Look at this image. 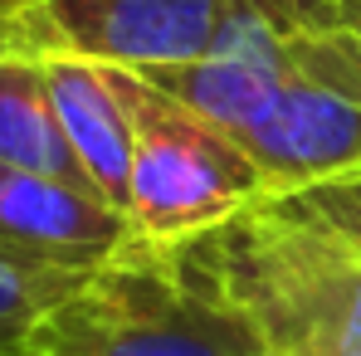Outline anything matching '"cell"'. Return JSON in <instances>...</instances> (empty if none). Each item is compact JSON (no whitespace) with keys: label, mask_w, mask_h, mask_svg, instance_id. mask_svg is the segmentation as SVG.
Returning <instances> with one entry per match:
<instances>
[{"label":"cell","mask_w":361,"mask_h":356,"mask_svg":"<svg viewBox=\"0 0 361 356\" xmlns=\"http://www.w3.org/2000/svg\"><path fill=\"white\" fill-rule=\"evenodd\" d=\"M30 356H259L249 327L176 249L132 239L44 307Z\"/></svg>","instance_id":"cell-2"},{"label":"cell","mask_w":361,"mask_h":356,"mask_svg":"<svg viewBox=\"0 0 361 356\" xmlns=\"http://www.w3.org/2000/svg\"><path fill=\"white\" fill-rule=\"evenodd\" d=\"M176 259L249 327L259 356H361V249L274 195L176 244Z\"/></svg>","instance_id":"cell-1"},{"label":"cell","mask_w":361,"mask_h":356,"mask_svg":"<svg viewBox=\"0 0 361 356\" xmlns=\"http://www.w3.org/2000/svg\"><path fill=\"white\" fill-rule=\"evenodd\" d=\"M235 0H44L0 30L35 59L63 54L108 68H176L205 59Z\"/></svg>","instance_id":"cell-5"},{"label":"cell","mask_w":361,"mask_h":356,"mask_svg":"<svg viewBox=\"0 0 361 356\" xmlns=\"http://www.w3.org/2000/svg\"><path fill=\"white\" fill-rule=\"evenodd\" d=\"M337 5H342V20L352 25V35L361 39V0H337Z\"/></svg>","instance_id":"cell-12"},{"label":"cell","mask_w":361,"mask_h":356,"mask_svg":"<svg viewBox=\"0 0 361 356\" xmlns=\"http://www.w3.org/2000/svg\"><path fill=\"white\" fill-rule=\"evenodd\" d=\"M44 78H49L63 137H68L83 176L93 180V190L113 210L127 215V195H132V113H127V98L118 88V73L108 63L44 54Z\"/></svg>","instance_id":"cell-7"},{"label":"cell","mask_w":361,"mask_h":356,"mask_svg":"<svg viewBox=\"0 0 361 356\" xmlns=\"http://www.w3.org/2000/svg\"><path fill=\"white\" fill-rule=\"evenodd\" d=\"M132 113V195L127 225L142 244L176 249L225 225L269 185L254 156L210 118L190 113L171 93L132 68H113Z\"/></svg>","instance_id":"cell-3"},{"label":"cell","mask_w":361,"mask_h":356,"mask_svg":"<svg viewBox=\"0 0 361 356\" xmlns=\"http://www.w3.org/2000/svg\"><path fill=\"white\" fill-rule=\"evenodd\" d=\"M35 5H44V0H0V30L15 20V15H25V10H35Z\"/></svg>","instance_id":"cell-11"},{"label":"cell","mask_w":361,"mask_h":356,"mask_svg":"<svg viewBox=\"0 0 361 356\" xmlns=\"http://www.w3.org/2000/svg\"><path fill=\"white\" fill-rule=\"evenodd\" d=\"M132 239L127 215L98 190L0 161V264L30 274H93Z\"/></svg>","instance_id":"cell-6"},{"label":"cell","mask_w":361,"mask_h":356,"mask_svg":"<svg viewBox=\"0 0 361 356\" xmlns=\"http://www.w3.org/2000/svg\"><path fill=\"white\" fill-rule=\"evenodd\" d=\"M83 274H30L0 264V356H30V337L49 302H59Z\"/></svg>","instance_id":"cell-9"},{"label":"cell","mask_w":361,"mask_h":356,"mask_svg":"<svg viewBox=\"0 0 361 356\" xmlns=\"http://www.w3.org/2000/svg\"><path fill=\"white\" fill-rule=\"evenodd\" d=\"M269 195L361 166V39L332 0L293 44L283 78L235 132Z\"/></svg>","instance_id":"cell-4"},{"label":"cell","mask_w":361,"mask_h":356,"mask_svg":"<svg viewBox=\"0 0 361 356\" xmlns=\"http://www.w3.org/2000/svg\"><path fill=\"white\" fill-rule=\"evenodd\" d=\"M0 161L93 190V180L83 176L63 137L59 108L44 78V59L10 49V44H0Z\"/></svg>","instance_id":"cell-8"},{"label":"cell","mask_w":361,"mask_h":356,"mask_svg":"<svg viewBox=\"0 0 361 356\" xmlns=\"http://www.w3.org/2000/svg\"><path fill=\"white\" fill-rule=\"evenodd\" d=\"M283 210H293L298 220L327 230V235L347 239L352 249H361V166L357 171H342V176L312 180L302 190H288V195H274Z\"/></svg>","instance_id":"cell-10"}]
</instances>
